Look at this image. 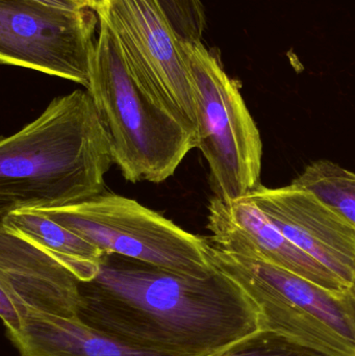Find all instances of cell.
Returning <instances> with one entry per match:
<instances>
[{
	"instance_id": "cell-8",
	"label": "cell",
	"mask_w": 355,
	"mask_h": 356,
	"mask_svg": "<svg viewBox=\"0 0 355 356\" xmlns=\"http://www.w3.org/2000/svg\"><path fill=\"white\" fill-rule=\"evenodd\" d=\"M99 17L31 0H0V62L79 83L87 89Z\"/></svg>"
},
{
	"instance_id": "cell-13",
	"label": "cell",
	"mask_w": 355,
	"mask_h": 356,
	"mask_svg": "<svg viewBox=\"0 0 355 356\" xmlns=\"http://www.w3.org/2000/svg\"><path fill=\"white\" fill-rule=\"evenodd\" d=\"M0 228L12 232L60 261L81 282L93 280L106 254L76 232L35 209H19L0 218Z\"/></svg>"
},
{
	"instance_id": "cell-3",
	"label": "cell",
	"mask_w": 355,
	"mask_h": 356,
	"mask_svg": "<svg viewBox=\"0 0 355 356\" xmlns=\"http://www.w3.org/2000/svg\"><path fill=\"white\" fill-rule=\"evenodd\" d=\"M87 92L110 140L115 165L129 181H166L197 148L195 129L131 76L101 20Z\"/></svg>"
},
{
	"instance_id": "cell-15",
	"label": "cell",
	"mask_w": 355,
	"mask_h": 356,
	"mask_svg": "<svg viewBox=\"0 0 355 356\" xmlns=\"http://www.w3.org/2000/svg\"><path fill=\"white\" fill-rule=\"evenodd\" d=\"M217 356H331L272 330H258Z\"/></svg>"
},
{
	"instance_id": "cell-18",
	"label": "cell",
	"mask_w": 355,
	"mask_h": 356,
	"mask_svg": "<svg viewBox=\"0 0 355 356\" xmlns=\"http://www.w3.org/2000/svg\"><path fill=\"white\" fill-rule=\"evenodd\" d=\"M73 1L76 2L81 8H92L97 12L106 3V0H73Z\"/></svg>"
},
{
	"instance_id": "cell-9",
	"label": "cell",
	"mask_w": 355,
	"mask_h": 356,
	"mask_svg": "<svg viewBox=\"0 0 355 356\" xmlns=\"http://www.w3.org/2000/svg\"><path fill=\"white\" fill-rule=\"evenodd\" d=\"M81 280L33 243L0 228V316L6 332L27 312L77 317Z\"/></svg>"
},
{
	"instance_id": "cell-14",
	"label": "cell",
	"mask_w": 355,
	"mask_h": 356,
	"mask_svg": "<svg viewBox=\"0 0 355 356\" xmlns=\"http://www.w3.org/2000/svg\"><path fill=\"white\" fill-rule=\"evenodd\" d=\"M292 184L314 194L355 228V173L331 161H318Z\"/></svg>"
},
{
	"instance_id": "cell-7",
	"label": "cell",
	"mask_w": 355,
	"mask_h": 356,
	"mask_svg": "<svg viewBox=\"0 0 355 356\" xmlns=\"http://www.w3.org/2000/svg\"><path fill=\"white\" fill-rule=\"evenodd\" d=\"M96 13L135 81L198 135L197 94L183 40L154 0H106Z\"/></svg>"
},
{
	"instance_id": "cell-11",
	"label": "cell",
	"mask_w": 355,
	"mask_h": 356,
	"mask_svg": "<svg viewBox=\"0 0 355 356\" xmlns=\"http://www.w3.org/2000/svg\"><path fill=\"white\" fill-rule=\"evenodd\" d=\"M208 229L210 244L225 252L258 257L333 292H354L288 240L249 197L233 202L213 197Z\"/></svg>"
},
{
	"instance_id": "cell-17",
	"label": "cell",
	"mask_w": 355,
	"mask_h": 356,
	"mask_svg": "<svg viewBox=\"0 0 355 356\" xmlns=\"http://www.w3.org/2000/svg\"><path fill=\"white\" fill-rule=\"evenodd\" d=\"M38 3L45 4V6H53V8H64V10H79L83 8L79 6L73 0H31Z\"/></svg>"
},
{
	"instance_id": "cell-16",
	"label": "cell",
	"mask_w": 355,
	"mask_h": 356,
	"mask_svg": "<svg viewBox=\"0 0 355 356\" xmlns=\"http://www.w3.org/2000/svg\"><path fill=\"white\" fill-rule=\"evenodd\" d=\"M154 2L181 40L202 42L206 17L201 0H154Z\"/></svg>"
},
{
	"instance_id": "cell-10",
	"label": "cell",
	"mask_w": 355,
	"mask_h": 356,
	"mask_svg": "<svg viewBox=\"0 0 355 356\" xmlns=\"http://www.w3.org/2000/svg\"><path fill=\"white\" fill-rule=\"evenodd\" d=\"M266 217L300 250L355 292V228L314 194L295 184L250 195Z\"/></svg>"
},
{
	"instance_id": "cell-12",
	"label": "cell",
	"mask_w": 355,
	"mask_h": 356,
	"mask_svg": "<svg viewBox=\"0 0 355 356\" xmlns=\"http://www.w3.org/2000/svg\"><path fill=\"white\" fill-rule=\"evenodd\" d=\"M8 332L20 356H181L146 350L100 332L77 317L27 312Z\"/></svg>"
},
{
	"instance_id": "cell-2",
	"label": "cell",
	"mask_w": 355,
	"mask_h": 356,
	"mask_svg": "<svg viewBox=\"0 0 355 356\" xmlns=\"http://www.w3.org/2000/svg\"><path fill=\"white\" fill-rule=\"evenodd\" d=\"M115 164L87 91L54 98L39 117L0 141V218L19 209L70 207L104 194Z\"/></svg>"
},
{
	"instance_id": "cell-4",
	"label": "cell",
	"mask_w": 355,
	"mask_h": 356,
	"mask_svg": "<svg viewBox=\"0 0 355 356\" xmlns=\"http://www.w3.org/2000/svg\"><path fill=\"white\" fill-rule=\"evenodd\" d=\"M208 259L254 301L261 330L329 355L355 356V292H333L258 257L225 252L210 243Z\"/></svg>"
},
{
	"instance_id": "cell-6",
	"label": "cell",
	"mask_w": 355,
	"mask_h": 356,
	"mask_svg": "<svg viewBox=\"0 0 355 356\" xmlns=\"http://www.w3.org/2000/svg\"><path fill=\"white\" fill-rule=\"evenodd\" d=\"M35 211L108 254L193 277H206L215 270L208 238L187 232L135 199L104 192L79 204Z\"/></svg>"
},
{
	"instance_id": "cell-5",
	"label": "cell",
	"mask_w": 355,
	"mask_h": 356,
	"mask_svg": "<svg viewBox=\"0 0 355 356\" xmlns=\"http://www.w3.org/2000/svg\"><path fill=\"white\" fill-rule=\"evenodd\" d=\"M197 94L198 149L215 196L233 202L262 186L263 143L237 81L202 42L183 41Z\"/></svg>"
},
{
	"instance_id": "cell-1",
	"label": "cell",
	"mask_w": 355,
	"mask_h": 356,
	"mask_svg": "<svg viewBox=\"0 0 355 356\" xmlns=\"http://www.w3.org/2000/svg\"><path fill=\"white\" fill-rule=\"evenodd\" d=\"M214 268L193 277L106 253L97 276L81 282L77 318L146 350L219 355L261 330L260 314L243 288Z\"/></svg>"
}]
</instances>
